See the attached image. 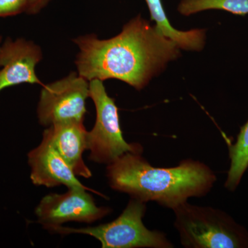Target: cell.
<instances>
[{
  "instance_id": "obj_1",
  "label": "cell",
  "mask_w": 248,
  "mask_h": 248,
  "mask_svg": "<svg viewBox=\"0 0 248 248\" xmlns=\"http://www.w3.org/2000/svg\"><path fill=\"white\" fill-rule=\"evenodd\" d=\"M73 42L80 50L76 61L80 76L88 81L120 80L138 91L180 56L177 44L141 15L112 38L99 40L95 35H86Z\"/></svg>"
},
{
  "instance_id": "obj_2",
  "label": "cell",
  "mask_w": 248,
  "mask_h": 248,
  "mask_svg": "<svg viewBox=\"0 0 248 248\" xmlns=\"http://www.w3.org/2000/svg\"><path fill=\"white\" fill-rule=\"evenodd\" d=\"M141 155L125 153L107 165L111 188L173 210L191 197L206 195L216 182L213 170L201 161L188 159L174 167L156 168Z\"/></svg>"
},
{
  "instance_id": "obj_3",
  "label": "cell",
  "mask_w": 248,
  "mask_h": 248,
  "mask_svg": "<svg viewBox=\"0 0 248 248\" xmlns=\"http://www.w3.org/2000/svg\"><path fill=\"white\" fill-rule=\"evenodd\" d=\"M174 226L187 248H248V231L228 214L185 202L174 209Z\"/></svg>"
},
{
  "instance_id": "obj_4",
  "label": "cell",
  "mask_w": 248,
  "mask_h": 248,
  "mask_svg": "<svg viewBox=\"0 0 248 248\" xmlns=\"http://www.w3.org/2000/svg\"><path fill=\"white\" fill-rule=\"evenodd\" d=\"M146 212V203L131 198L122 215L110 223L81 228L58 226L47 230L61 235H89L100 241L103 248H174L164 233L150 231L144 226Z\"/></svg>"
},
{
  "instance_id": "obj_5",
  "label": "cell",
  "mask_w": 248,
  "mask_h": 248,
  "mask_svg": "<svg viewBox=\"0 0 248 248\" xmlns=\"http://www.w3.org/2000/svg\"><path fill=\"white\" fill-rule=\"evenodd\" d=\"M90 97L97 112L95 124L87 134L90 160L97 164L108 165L125 153L142 154L141 145L128 143L124 140L118 108L115 99L109 97L102 81H90Z\"/></svg>"
},
{
  "instance_id": "obj_6",
  "label": "cell",
  "mask_w": 248,
  "mask_h": 248,
  "mask_svg": "<svg viewBox=\"0 0 248 248\" xmlns=\"http://www.w3.org/2000/svg\"><path fill=\"white\" fill-rule=\"evenodd\" d=\"M88 97L90 83L75 72L43 85L37 107L39 122L45 127L62 122H84Z\"/></svg>"
},
{
  "instance_id": "obj_7",
  "label": "cell",
  "mask_w": 248,
  "mask_h": 248,
  "mask_svg": "<svg viewBox=\"0 0 248 248\" xmlns=\"http://www.w3.org/2000/svg\"><path fill=\"white\" fill-rule=\"evenodd\" d=\"M87 190H92L69 188L64 194L44 197L35 209L39 223L47 230L68 221L93 223L110 214V208L98 207Z\"/></svg>"
},
{
  "instance_id": "obj_8",
  "label": "cell",
  "mask_w": 248,
  "mask_h": 248,
  "mask_svg": "<svg viewBox=\"0 0 248 248\" xmlns=\"http://www.w3.org/2000/svg\"><path fill=\"white\" fill-rule=\"evenodd\" d=\"M42 58L40 47L31 41H5L0 46V92L25 83L43 86L35 73L36 65Z\"/></svg>"
},
{
  "instance_id": "obj_9",
  "label": "cell",
  "mask_w": 248,
  "mask_h": 248,
  "mask_svg": "<svg viewBox=\"0 0 248 248\" xmlns=\"http://www.w3.org/2000/svg\"><path fill=\"white\" fill-rule=\"evenodd\" d=\"M28 163L31 167V182L34 185L47 187L65 186L68 189L90 190L77 179L71 168L45 135L40 144L29 152Z\"/></svg>"
},
{
  "instance_id": "obj_10",
  "label": "cell",
  "mask_w": 248,
  "mask_h": 248,
  "mask_svg": "<svg viewBox=\"0 0 248 248\" xmlns=\"http://www.w3.org/2000/svg\"><path fill=\"white\" fill-rule=\"evenodd\" d=\"M87 134L84 122L53 124L43 133L74 174L89 179L92 172L83 159V154L88 150Z\"/></svg>"
},
{
  "instance_id": "obj_11",
  "label": "cell",
  "mask_w": 248,
  "mask_h": 248,
  "mask_svg": "<svg viewBox=\"0 0 248 248\" xmlns=\"http://www.w3.org/2000/svg\"><path fill=\"white\" fill-rule=\"evenodd\" d=\"M151 19L154 21L156 27L166 37L174 41L180 49L190 51H201L205 43V29H192L182 31L171 25L166 16L161 0H146Z\"/></svg>"
},
{
  "instance_id": "obj_12",
  "label": "cell",
  "mask_w": 248,
  "mask_h": 248,
  "mask_svg": "<svg viewBox=\"0 0 248 248\" xmlns=\"http://www.w3.org/2000/svg\"><path fill=\"white\" fill-rule=\"evenodd\" d=\"M229 156L231 166L225 187L233 192L237 188L248 169V120L241 128L236 142L229 146Z\"/></svg>"
},
{
  "instance_id": "obj_13",
  "label": "cell",
  "mask_w": 248,
  "mask_h": 248,
  "mask_svg": "<svg viewBox=\"0 0 248 248\" xmlns=\"http://www.w3.org/2000/svg\"><path fill=\"white\" fill-rule=\"evenodd\" d=\"M213 9L245 16L248 14V0H182L177 8L185 16Z\"/></svg>"
},
{
  "instance_id": "obj_14",
  "label": "cell",
  "mask_w": 248,
  "mask_h": 248,
  "mask_svg": "<svg viewBox=\"0 0 248 248\" xmlns=\"http://www.w3.org/2000/svg\"><path fill=\"white\" fill-rule=\"evenodd\" d=\"M28 0H0V17L14 16L26 12Z\"/></svg>"
},
{
  "instance_id": "obj_15",
  "label": "cell",
  "mask_w": 248,
  "mask_h": 248,
  "mask_svg": "<svg viewBox=\"0 0 248 248\" xmlns=\"http://www.w3.org/2000/svg\"><path fill=\"white\" fill-rule=\"evenodd\" d=\"M51 0H28L26 13L29 14H37L47 6Z\"/></svg>"
},
{
  "instance_id": "obj_16",
  "label": "cell",
  "mask_w": 248,
  "mask_h": 248,
  "mask_svg": "<svg viewBox=\"0 0 248 248\" xmlns=\"http://www.w3.org/2000/svg\"><path fill=\"white\" fill-rule=\"evenodd\" d=\"M1 36H0V42H1Z\"/></svg>"
}]
</instances>
